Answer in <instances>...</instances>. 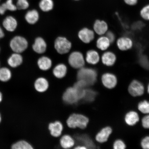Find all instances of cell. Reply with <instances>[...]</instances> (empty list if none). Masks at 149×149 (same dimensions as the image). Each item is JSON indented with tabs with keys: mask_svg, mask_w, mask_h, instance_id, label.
<instances>
[{
	"mask_svg": "<svg viewBox=\"0 0 149 149\" xmlns=\"http://www.w3.org/2000/svg\"><path fill=\"white\" fill-rule=\"evenodd\" d=\"M85 94L86 88H76L70 86L67 88L63 93L62 100L65 105H74L83 99Z\"/></svg>",
	"mask_w": 149,
	"mask_h": 149,
	"instance_id": "cell-1",
	"label": "cell"
},
{
	"mask_svg": "<svg viewBox=\"0 0 149 149\" xmlns=\"http://www.w3.org/2000/svg\"><path fill=\"white\" fill-rule=\"evenodd\" d=\"M89 119L86 115L79 113H73L68 117L66 121L67 126L70 129H86L89 123Z\"/></svg>",
	"mask_w": 149,
	"mask_h": 149,
	"instance_id": "cell-2",
	"label": "cell"
},
{
	"mask_svg": "<svg viewBox=\"0 0 149 149\" xmlns=\"http://www.w3.org/2000/svg\"><path fill=\"white\" fill-rule=\"evenodd\" d=\"M97 77V73L96 70L84 67L79 69L77 74V80L84 81L88 87L92 86L96 83Z\"/></svg>",
	"mask_w": 149,
	"mask_h": 149,
	"instance_id": "cell-3",
	"label": "cell"
},
{
	"mask_svg": "<svg viewBox=\"0 0 149 149\" xmlns=\"http://www.w3.org/2000/svg\"><path fill=\"white\" fill-rule=\"evenodd\" d=\"M72 136L75 141L74 146L81 145L85 146L87 149L96 148V146L94 141L90 136L86 134L74 133Z\"/></svg>",
	"mask_w": 149,
	"mask_h": 149,
	"instance_id": "cell-4",
	"label": "cell"
},
{
	"mask_svg": "<svg viewBox=\"0 0 149 149\" xmlns=\"http://www.w3.org/2000/svg\"><path fill=\"white\" fill-rule=\"evenodd\" d=\"M10 46L11 49L15 53H20L27 49L28 42L24 37L16 36L11 40Z\"/></svg>",
	"mask_w": 149,
	"mask_h": 149,
	"instance_id": "cell-5",
	"label": "cell"
},
{
	"mask_svg": "<svg viewBox=\"0 0 149 149\" xmlns=\"http://www.w3.org/2000/svg\"><path fill=\"white\" fill-rule=\"evenodd\" d=\"M85 59L81 52L75 51L70 54L68 58V63L72 68L79 69L84 67Z\"/></svg>",
	"mask_w": 149,
	"mask_h": 149,
	"instance_id": "cell-6",
	"label": "cell"
},
{
	"mask_svg": "<svg viewBox=\"0 0 149 149\" xmlns=\"http://www.w3.org/2000/svg\"><path fill=\"white\" fill-rule=\"evenodd\" d=\"M54 47L58 53L60 54H64L70 51L72 44L65 37H59L55 41Z\"/></svg>",
	"mask_w": 149,
	"mask_h": 149,
	"instance_id": "cell-7",
	"label": "cell"
},
{
	"mask_svg": "<svg viewBox=\"0 0 149 149\" xmlns=\"http://www.w3.org/2000/svg\"><path fill=\"white\" fill-rule=\"evenodd\" d=\"M117 47L122 51H127L133 48L134 43L132 39L127 36H121L116 41Z\"/></svg>",
	"mask_w": 149,
	"mask_h": 149,
	"instance_id": "cell-8",
	"label": "cell"
},
{
	"mask_svg": "<svg viewBox=\"0 0 149 149\" xmlns=\"http://www.w3.org/2000/svg\"><path fill=\"white\" fill-rule=\"evenodd\" d=\"M128 91L132 96H139L144 94V87L140 81L137 80H134L130 83Z\"/></svg>",
	"mask_w": 149,
	"mask_h": 149,
	"instance_id": "cell-9",
	"label": "cell"
},
{
	"mask_svg": "<svg viewBox=\"0 0 149 149\" xmlns=\"http://www.w3.org/2000/svg\"><path fill=\"white\" fill-rule=\"evenodd\" d=\"M101 81L104 86L109 89L114 88L117 83L116 75L109 72H105L102 74Z\"/></svg>",
	"mask_w": 149,
	"mask_h": 149,
	"instance_id": "cell-10",
	"label": "cell"
},
{
	"mask_svg": "<svg viewBox=\"0 0 149 149\" xmlns=\"http://www.w3.org/2000/svg\"><path fill=\"white\" fill-rule=\"evenodd\" d=\"M117 57L114 52L110 51H104L100 56V61L102 64L107 67H112L116 62Z\"/></svg>",
	"mask_w": 149,
	"mask_h": 149,
	"instance_id": "cell-11",
	"label": "cell"
},
{
	"mask_svg": "<svg viewBox=\"0 0 149 149\" xmlns=\"http://www.w3.org/2000/svg\"><path fill=\"white\" fill-rule=\"evenodd\" d=\"M48 129L52 136L59 138L62 135L64 126L60 121L56 120L49 123L48 125Z\"/></svg>",
	"mask_w": 149,
	"mask_h": 149,
	"instance_id": "cell-12",
	"label": "cell"
},
{
	"mask_svg": "<svg viewBox=\"0 0 149 149\" xmlns=\"http://www.w3.org/2000/svg\"><path fill=\"white\" fill-rule=\"evenodd\" d=\"M95 34L94 31L84 28L79 31L78 36L82 42L85 44H89L94 40Z\"/></svg>",
	"mask_w": 149,
	"mask_h": 149,
	"instance_id": "cell-13",
	"label": "cell"
},
{
	"mask_svg": "<svg viewBox=\"0 0 149 149\" xmlns=\"http://www.w3.org/2000/svg\"><path fill=\"white\" fill-rule=\"evenodd\" d=\"M109 29L108 23L103 20H96L93 25V31L100 36L105 35L109 31Z\"/></svg>",
	"mask_w": 149,
	"mask_h": 149,
	"instance_id": "cell-14",
	"label": "cell"
},
{
	"mask_svg": "<svg viewBox=\"0 0 149 149\" xmlns=\"http://www.w3.org/2000/svg\"><path fill=\"white\" fill-rule=\"evenodd\" d=\"M33 85L37 92L43 93L48 90L49 87V83L45 78L40 77L37 78L35 80Z\"/></svg>",
	"mask_w": 149,
	"mask_h": 149,
	"instance_id": "cell-15",
	"label": "cell"
},
{
	"mask_svg": "<svg viewBox=\"0 0 149 149\" xmlns=\"http://www.w3.org/2000/svg\"><path fill=\"white\" fill-rule=\"evenodd\" d=\"M59 144L61 148H72L75 145V141L71 135L68 134H64L61 136L59 139Z\"/></svg>",
	"mask_w": 149,
	"mask_h": 149,
	"instance_id": "cell-16",
	"label": "cell"
},
{
	"mask_svg": "<svg viewBox=\"0 0 149 149\" xmlns=\"http://www.w3.org/2000/svg\"><path fill=\"white\" fill-rule=\"evenodd\" d=\"M85 61L89 64L95 65L98 64L100 61L99 53L94 49H91L87 52Z\"/></svg>",
	"mask_w": 149,
	"mask_h": 149,
	"instance_id": "cell-17",
	"label": "cell"
},
{
	"mask_svg": "<svg viewBox=\"0 0 149 149\" xmlns=\"http://www.w3.org/2000/svg\"><path fill=\"white\" fill-rule=\"evenodd\" d=\"M112 132V130L110 127L107 126L102 128L96 135V140L100 143L106 142L109 139Z\"/></svg>",
	"mask_w": 149,
	"mask_h": 149,
	"instance_id": "cell-18",
	"label": "cell"
},
{
	"mask_svg": "<svg viewBox=\"0 0 149 149\" xmlns=\"http://www.w3.org/2000/svg\"><path fill=\"white\" fill-rule=\"evenodd\" d=\"M32 48L33 51L37 53L43 54L46 50V43L42 37H37L35 40Z\"/></svg>",
	"mask_w": 149,
	"mask_h": 149,
	"instance_id": "cell-19",
	"label": "cell"
},
{
	"mask_svg": "<svg viewBox=\"0 0 149 149\" xmlns=\"http://www.w3.org/2000/svg\"><path fill=\"white\" fill-rule=\"evenodd\" d=\"M111 44L109 39L105 35L100 36L96 42L97 47L100 51L104 52L107 51Z\"/></svg>",
	"mask_w": 149,
	"mask_h": 149,
	"instance_id": "cell-20",
	"label": "cell"
},
{
	"mask_svg": "<svg viewBox=\"0 0 149 149\" xmlns=\"http://www.w3.org/2000/svg\"><path fill=\"white\" fill-rule=\"evenodd\" d=\"M3 26L7 31L12 32L15 31L17 26L16 19L12 16H8L3 20Z\"/></svg>",
	"mask_w": 149,
	"mask_h": 149,
	"instance_id": "cell-21",
	"label": "cell"
},
{
	"mask_svg": "<svg viewBox=\"0 0 149 149\" xmlns=\"http://www.w3.org/2000/svg\"><path fill=\"white\" fill-rule=\"evenodd\" d=\"M68 68L67 66L63 64H58L54 68L53 73L55 77L58 79H61L66 76Z\"/></svg>",
	"mask_w": 149,
	"mask_h": 149,
	"instance_id": "cell-22",
	"label": "cell"
},
{
	"mask_svg": "<svg viewBox=\"0 0 149 149\" xmlns=\"http://www.w3.org/2000/svg\"><path fill=\"white\" fill-rule=\"evenodd\" d=\"M23 61V57L20 53H15L9 57L7 62L9 66L13 68H16L19 66Z\"/></svg>",
	"mask_w": 149,
	"mask_h": 149,
	"instance_id": "cell-23",
	"label": "cell"
},
{
	"mask_svg": "<svg viewBox=\"0 0 149 149\" xmlns=\"http://www.w3.org/2000/svg\"><path fill=\"white\" fill-rule=\"evenodd\" d=\"M52 64L51 59L46 56L41 57L37 61V65L39 68L43 71H47L49 70L52 67Z\"/></svg>",
	"mask_w": 149,
	"mask_h": 149,
	"instance_id": "cell-24",
	"label": "cell"
},
{
	"mask_svg": "<svg viewBox=\"0 0 149 149\" xmlns=\"http://www.w3.org/2000/svg\"><path fill=\"white\" fill-rule=\"evenodd\" d=\"M139 116L136 112L129 111L125 115V120L126 123L129 126L135 125L139 120Z\"/></svg>",
	"mask_w": 149,
	"mask_h": 149,
	"instance_id": "cell-25",
	"label": "cell"
},
{
	"mask_svg": "<svg viewBox=\"0 0 149 149\" xmlns=\"http://www.w3.org/2000/svg\"><path fill=\"white\" fill-rule=\"evenodd\" d=\"M26 21L31 25L36 23L39 19V14L38 11L35 9L28 11L25 16Z\"/></svg>",
	"mask_w": 149,
	"mask_h": 149,
	"instance_id": "cell-26",
	"label": "cell"
},
{
	"mask_svg": "<svg viewBox=\"0 0 149 149\" xmlns=\"http://www.w3.org/2000/svg\"><path fill=\"white\" fill-rule=\"evenodd\" d=\"M97 93L93 89L87 87L86 88V94L84 97L79 102H93L95 100Z\"/></svg>",
	"mask_w": 149,
	"mask_h": 149,
	"instance_id": "cell-27",
	"label": "cell"
},
{
	"mask_svg": "<svg viewBox=\"0 0 149 149\" xmlns=\"http://www.w3.org/2000/svg\"><path fill=\"white\" fill-rule=\"evenodd\" d=\"M39 7L43 12H49L53 8V1L52 0H41L39 3Z\"/></svg>",
	"mask_w": 149,
	"mask_h": 149,
	"instance_id": "cell-28",
	"label": "cell"
},
{
	"mask_svg": "<svg viewBox=\"0 0 149 149\" xmlns=\"http://www.w3.org/2000/svg\"><path fill=\"white\" fill-rule=\"evenodd\" d=\"M12 77L10 70L6 68H0V81L6 82L9 81Z\"/></svg>",
	"mask_w": 149,
	"mask_h": 149,
	"instance_id": "cell-29",
	"label": "cell"
},
{
	"mask_svg": "<svg viewBox=\"0 0 149 149\" xmlns=\"http://www.w3.org/2000/svg\"><path fill=\"white\" fill-rule=\"evenodd\" d=\"M13 149H33L32 145L27 141L24 140L19 141L12 146Z\"/></svg>",
	"mask_w": 149,
	"mask_h": 149,
	"instance_id": "cell-30",
	"label": "cell"
},
{
	"mask_svg": "<svg viewBox=\"0 0 149 149\" xmlns=\"http://www.w3.org/2000/svg\"><path fill=\"white\" fill-rule=\"evenodd\" d=\"M138 108L139 110L144 113H149V102L143 100L139 102Z\"/></svg>",
	"mask_w": 149,
	"mask_h": 149,
	"instance_id": "cell-31",
	"label": "cell"
},
{
	"mask_svg": "<svg viewBox=\"0 0 149 149\" xmlns=\"http://www.w3.org/2000/svg\"><path fill=\"white\" fill-rule=\"evenodd\" d=\"M141 17L145 21H149V4L145 6L140 12Z\"/></svg>",
	"mask_w": 149,
	"mask_h": 149,
	"instance_id": "cell-32",
	"label": "cell"
},
{
	"mask_svg": "<svg viewBox=\"0 0 149 149\" xmlns=\"http://www.w3.org/2000/svg\"><path fill=\"white\" fill-rule=\"evenodd\" d=\"M16 6L19 10H25L29 7V3L27 0H17Z\"/></svg>",
	"mask_w": 149,
	"mask_h": 149,
	"instance_id": "cell-33",
	"label": "cell"
},
{
	"mask_svg": "<svg viewBox=\"0 0 149 149\" xmlns=\"http://www.w3.org/2000/svg\"><path fill=\"white\" fill-rule=\"evenodd\" d=\"M139 61L141 66L146 69L149 70V60L146 55L140 56Z\"/></svg>",
	"mask_w": 149,
	"mask_h": 149,
	"instance_id": "cell-34",
	"label": "cell"
},
{
	"mask_svg": "<svg viewBox=\"0 0 149 149\" xmlns=\"http://www.w3.org/2000/svg\"><path fill=\"white\" fill-rule=\"evenodd\" d=\"M3 3L7 11L14 12L17 9L16 5L14 4L13 0H6L5 2Z\"/></svg>",
	"mask_w": 149,
	"mask_h": 149,
	"instance_id": "cell-35",
	"label": "cell"
},
{
	"mask_svg": "<svg viewBox=\"0 0 149 149\" xmlns=\"http://www.w3.org/2000/svg\"><path fill=\"white\" fill-rule=\"evenodd\" d=\"M113 148L115 149H124L126 148L125 143L121 139L115 141L113 144Z\"/></svg>",
	"mask_w": 149,
	"mask_h": 149,
	"instance_id": "cell-36",
	"label": "cell"
},
{
	"mask_svg": "<svg viewBox=\"0 0 149 149\" xmlns=\"http://www.w3.org/2000/svg\"><path fill=\"white\" fill-rule=\"evenodd\" d=\"M141 145L143 149H149V136L145 137L142 139Z\"/></svg>",
	"mask_w": 149,
	"mask_h": 149,
	"instance_id": "cell-37",
	"label": "cell"
},
{
	"mask_svg": "<svg viewBox=\"0 0 149 149\" xmlns=\"http://www.w3.org/2000/svg\"><path fill=\"white\" fill-rule=\"evenodd\" d=\"M105 35L109 39L111 44L115 42L116 40V36L113 31L109 30L106 33Z\"/></svg>",
	"mask_w": 149,
	"mask_h": 149,
	"instance_id": "cell-38",
	"label": "cell"
},
{
	"mask_svg": "<svg viewBox=\"0 0 149 149\" xmlns=\"http://www.w3.org/2000/svg\"><path fill=\"white\" fill-rule=\"evenodd\" d=\"M142 124L143 127L149 129V115L143 117L142 120Z\"/></svg>",
	"mask_w": 149,
	"mask_h": 149,
	"instance_id": "cell-39",
	"label": "cell"
},
{
	"mask_svg": "<svg viewBox=\"0 0 149 149\" xmlns=\"http://www.w3.org/2000/svg\"><path fill=\"white\" fill-rule=\"evenodd\" d=\"M125 3L129 6H134L137 4L138 0H124Z\"/></svg>",
	"mask_w": 149,
	"mask_h": 149,
	"instance_id": "cell-40",
	"label": "cell"
},
{
	"mask_svg": "<svg viewBox=\"0 0 149 149\" xmlns=\"http://www.w3.org/2000/svg\"><path fill=\"white\" fill-rule=\"evenodd\" d=\"M6 11L7 10L5 8L4 3H3L0 5V14L1 15L4 14Z\"/></svg>",
	"mask_w": 149,
	"mask_h": 149,
	"instance_id": "cell-41",
	"label": "cell"
},
{
	"mask_svg": "<svg viewBox=\"0 0 149 149\" xmlns=\"http://www.w3.org/2000/svg\"><path fill=\"white\" fill-rule=\"evenodd\" d=\"M73 148L74 149H87L85 146L81 145H76V146H74Z\"/></svg>",
	"mask_w": 149,
	"mask_h": 149,
	"instance_id": "cell-42",
	"label": "cell"
},
{
	"mask_svg": "<svg viewBox=\"0 0 149 149\" xmlns=\"http://www.w3.org/2000/svg\"><path fill=\"white\" fill-rule=\"evenodd\" d=\"M4 36V33L3 30L2 29L0 26V40Z\"/></svg>",
	"mask_w": 149,
	"mask_h": 149,
	"instance_id": "cell-43",
	"label": "cell"
},
{
	"mask_svg": "<svg viewBox=\"0 0 149 149\" xmlns=\"http://www.w3.org/2000/svg\"><path fill=\"white\" fill-rule=\"evenodd\" d=\"M2 95L1 92H0V102L2 101Z\"/></svg>",
	"mask_w": 149,
	"mask_h": 149,
	"instance_id": "cell-44",
	"label": "cell"
},
{
	"mask_svg": "<svg viewBox=\"0 0 149 149\" xmlns=\"http://www.w3.org/2000/svg\"><path fill=\"white\" fill-rule=\"evenodd\" d=\"M148 93L149 94V84L148 85Z\"/></svg>",
	"mask_w": 149,
	"mask_h": 149,
	"instance_id": "cell-45",
	"label": "cell"
},
{
	"mask_svg": "<svg viewBox=\"0 0 149 149\" xmlns=\"http://www.w3.org/2000/svg\"><path fill=\"white\" fill-rule=\"evenodd\" d=\"M1 113H0V123H1Z\"/></svg>",
	"mask_w": 149,
	"mask_h": 149,
	"instance_id": "cell-46",
	"label": "cell"
},
{
	"mask_svg": "<svg viewBox=\"0 0 149 149\" xmlns=\"http://www.w3.org/2000/svg\"><path fill=\"white\" fill-rule=\"evenodd\" d=\"M75 1H79V0H75Z\"/></svg>",
	"mask_w": 149,
	"mask_h": 149,
	"instance_id": "cell-47",
	"label": "cell"
},
{
	"mask_svg": "<svg viewBox=\"0 0 149 149\" xmlns=\"http://www.w3.org/2000/svg\"><path fill=\"white\" fill-rule=\"evenodd\" d=\"M1 1V0H0V1Z\"/></svg>",
	"mask_w": 149,
	"mask_h": 149,
	"instance_id": "cell-48",
	"label": "cell"
}]
</instances>
